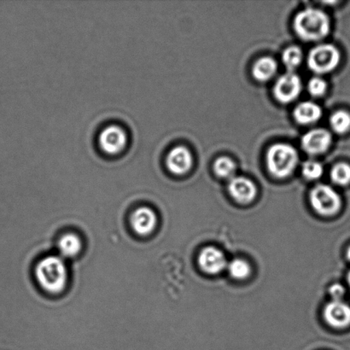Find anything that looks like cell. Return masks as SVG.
I'll return each instance as SVG.
<instances>
[{"label": "cell", "mask_w": 350, "mask_h": 350, "mask_svg": "<svg viewBox=\"0 0 350 350\" xmlns=\"http://www.w3.org/2000/svg\"><path fill=\"white\" fill-rule=\"evenodd\" d=\"M329 293L334 301H342V298L345 294V289L341 284H334L329 289Z\"/></svg>", "instance_id": "cb8c5ba5"}, {"label": "cell", "mask_w": 350, "mask_h": 350, "mask_svg": "<svg viewBox=\"0 0 350 350\" xmlns=\"http://www.w3.org/2000/svg\"><path fill=\"white\" fill-rule=\"evenodd\" d=\"M282 60L287 70L293 72L301 64L303 60V51L296 46L287 47L284 51Z\"/></svg>", "instance_id": "e0dca14e"}, {"label": "cell", "mask_w": 350, "mask_h": 350, "mask_svg": "<svg viewBox=\"0 0 350 350\" xmlns=\"http://www.w3.org/2000/svg\"><path fill=\"white\" fill-rule=\"evenodd\" d=\"M198 263L201 269L208 274H217L228 267V262L221 250L215 247H207L200 252Z\"/></svg>", "instance_id": "30bf717a"}, {"label": "cell", "mask_w": 350, "mask_h": 350, "mask_svg": "<svg viewBox=\"0 0 350 350\" xmlns=\"http://www.w3.org/2000/svg\"><path fill=\"white\" fill-rule=\"evenodd\" d=\"M348 283H349V286H350V272L348 274Z\"/></svg>", "instance_id": "484cf974"}, {"label": "cell", "mask_w": 350, "mask_h": 350, "mask_svg": "<svg viewBox=\"0 0 350 350\" xmlns=\"http://www.w3.org/2000/svg\"><path fill=\"white\" fill-rule=\"evenodd\" d=\"M57 247L59 256L64 260L73 258L81 252V239L74 232L64 233L58 239Z\"/></svg>", "instance_id": "5bb4252c"}, {"label": "cell", "mask_w": 350, "mask_h": 350, "mask_svg": "<svg viewBox=\"0 0 350 350\" xmlns=\"http://www.w3.org/2000/svg\"><path fill=\"white\" fill-rule=\"evenodd\" d=\"M301 172L307 180H314L323 174V167L320 163L315 162V161H307L304 163Z\"/></svg>", "instance_id": "7402d4cb"}, {"label": "cell", "mask_w": 350, "mask_h": 350, "mask_svg": "<svg viewBox=\"0 0 350 350\" xmlns=\"http://www.w3.org/2000/svg\"><path fill=\"white\" fill-rule=\"evenodd\" d=\"M299 160L297 150L287 144H276L267 153V167L269 173L278 178L290 176Z\"/></svg>", "instance_id": "3957f363"}, {"label": "cell", "mask_w": 350, "mask_h": 350, "mask_svg": "<svg viewBox=\"0 0 350 350\" xmlns=\"http://www.w3.org/2000/svg\"><path fill=\"white\" fill-rule=\"evenodd\" d=\"M331 178L338 185H347L350 183V166L347 163H338L332 167Z\"/></svg>", "instance_id": "44dd1931"}, {"label": "cell", "mask_w": 350, "mask_h": 350, "mask_svg": "<svg viewBox=\"0 0 350 350\" xmlns=\"http://www.w3.org/2000/svg\"><path fill=\"white\" fill-rule=\"evenodd\" d=\"M235 163L228 157H219L214 163V171L221 178H230L234 174Z\"/></svg>", "instance_id": "ffe728a7"}, {"label": "cell", "mask_w": 350, "mask_h": 350, "mask_svg": "<svg viewBox=\"0 0 350 350\" xmlns=\"http://www.w3.org/2000/svg\"><path fill=\"white\" fill-rule=\"evenodd\" d=\"M193 163L190 150L184 146H176L167 154L166 164L171 173L177 175L187 173Z\"/></svg>", "instance_id": "7c38bea8"}, {"label": "cell", "mask_w": 350, "mask_h": 350, "mask_svg": "<svg viewBox=\"0 0 350 350\" xmlns=\"http://www.w3.org/2000/svg\"><path fill=\"white\" fill-rule=\"evenodd\" d=\"M347 257L348 259L350 260V246L349 247V249L347 250Z\"/></svg>", "instance_id": "d4e9b609"}, {"label": "cell", "mask_w": 350, "mask_h": 350, "mask_svg": "<svg viewBox=\"0 0 350 350\" xmlns=\"http://www.w3.org/2000/svg\"><path fill=\"white\" fill-rule=\"evenodd\" d=\"M327 89V84L321 77L312 78L308 85V90L314 97H321L325 94Z\"/></svg>", "instance_id": "603a6c76"}, {"label": "cell", "mask_w": 350, "mask_h": 350, "mask_svg": "<svg viewBox=\"0 0 350 350\" xmlns=\"http://www.w3.org/2000/svg\"><path fill=\"white\" fill-rule=\"evenodd\" d=\"M310 202L314 211L321 215L330 216L338 213L342 201L338 192L327 185H318L310 192Z\"/></svg>", "instance_id": "5b68a950"}, {"label": "cell", "mask_w": 350, "mask_h": 350, "mask_svg": "<svg viewBox=\"0 0 350 350\" xmlns=\"http://www.w3.org/2000/svg\"><path fill=\"white\" fill-rule=\"evenodd\" d=\"M226 269H228L230 275L236 280H245L250 273L249 263L243 259L232 260L228 264Z\"/></svg>", "instance_id": "d6986e66"}, {"label": "cell", "mask_w": 350, "mask_h": 350, "mask_svg": "<svg viewBox=\"0 0 350 350\" xmlns=\"http://www.w3.org/2000/svg\"><path fill=\"white\" fill-rule=\"evenodd\" d=\"M340 53L332 44L315 46L308 57V66L315 74L323 75L334 70L340 62Z\"/></svg>", "instance_id": "277c9868"}, {"label": "cell", "mask_w": 350, "mask_h": 350, "mask_svg": "<svg viewBox=\"0 0 350 350\" xmlns=\"http://www.w3.org/2000/svg\"><path fill=\"white\" fill-rule=\"evenodd\" d=\"M277 70L276 61L272 57H264L254 65L252 74L256 81L264 82L272 79L276 74Z\"/></svg>", "instance_id": "2e32d148"}, {"label": "cell", "mask_w": 350, "mask_h": 350, "mask_svg": "<svg viewBox=\"0 0 350 350\" xmlns=\"http://www.w3.org/2000/svg\"><path fill=\"white\" fill-rule=\"evenodd\" d=\"M128 137L121 126H109L103 130L99 135V144L105 152L116 154L124 148Z\"/></svg>", "instance_id": "9c48e42d"}, {"label": "cell", "mask_w": 350, "mask_h": 350, "mask_svg": "<svg viewBox=\"0 0 350 350\" xmlns=\"http://www.w3.org/2000/svg\"><path fill=\"white\" fill-rule=\"evenodd\" d=\"M330 124L335 133L342 135L350 129V114L347 111H338L331 116Z\"/></svg>", "instance_id": "ac0fdd59"}, {"label": "cell", "mask_w": 350, "mask_h": 350, "mask_svg": "<svg viewBox=\"0 0 350 350\" xmlns=\"http://www.w3.org/2000/svg\"><path fill=\"white\" fill-rule=\"evenodd\" d=\"M130 223L137 234L148 236L152 234L157 228V216L152 208L143 206L133 213Z\"/></svg>", "instance_id": "ba28073f"}, {"label": "cell", "mask_w": 350, "mask_h": 350, "mask_svg": "<svg viewBox=\"0 0 350 350\" xmlns=\"http://www.w3.org/2000/svg\"><path fill=\"white\" fill-rule=\"evenodd\" d=\"M301 88L300 77L293 72H288L278 79L273 88L274 97L281 104H290L299 97Z\"/></svg>", "instance_id": "8992f818"}, {"label": "cell", "mask_w": 350, "mask_h": 350, "mask_svg": "<svg viewBox=\"0 0 350 350\" xmlns=\"http://www.w3.org/2000/svg\"><path fill=\"white\" fill-rule=\"evenodd\" d=\"M294 30L300 39L312 42L323 40L330 32V19L322 10L307 8L297 14Z\"/></svg>", "instance_id": "7a4b0ae2"}, {"label": "cell", "mask_w": 350, "mask_h": 350, "mask_svg": "<svg viewBox=\"0 0 350 350\" xmlns=\"http://www.w3.org/2000/svg\"><path fill=\"white\" fill-rule=\"evenodd\" d=\"M228 191L232 197L241 204H249L256 195L255 184L245 177H232L229 182Z\"/></svg>", "instance_id": "4fadbf2b"}, {"label": "cell", "mask_w": 350, "mask_h": 350, "mask_svg": "<svg viewBox=\"0 0 350 350\" xmlns=\"http://www.w3.org/2000/svg\"><path fill=\"white\" fill-rule=\"evenodd\" d=\"M294 119L301 125L312 124L320 120L322 109L313 102H303L294 109Z\"/></svg>", "instance_id": "9a60e30c"}, {"label": "cell", "mask_w": 350, "mask_h": 350, "mask_svg": "<svg viewBox=\"0 0 350 350\" xmlns=\"http://www.w3.org/2000/svg\"><path fill=\"white\" fill-rule=\"evenodd\" d=\"M332 140V135L327 130L313 129L304 135L301 139V146L305 152L310 155H321L329 149Z\"/></svg>", "instance_id": "52a82bcc"}, {"label": "cell", "mask_w": 350, "mask_h": 350, "mask_svg": "<svg viewBox=\"0 0 350 350\" xmlns=\"http://www.w3.org/2000/svg\"><path fill=\"white\" fill-rule=\"evenodd\" d=\"M324 318L332 327H347L350 325V307L342 301H332L325 307Z\"/></svg>", "instance_id": "8fae6325"}, {"label": "cell", "mask_w": 350, "mask_h": 350, "mask_svg": "<svg viewBox=\"0 0 350 350\" xmlns=\"http://www.w3.org/2000/svg\"><path fill=\"white\" fill-rule=\"evenodd\" d=\"M36 278L44 291L50 294L63 293L67 286L68 270L66 262L59 255L44 257L37 263Z\"/></svg>", "instance_id": "6da1fadb"}]
</instances>
